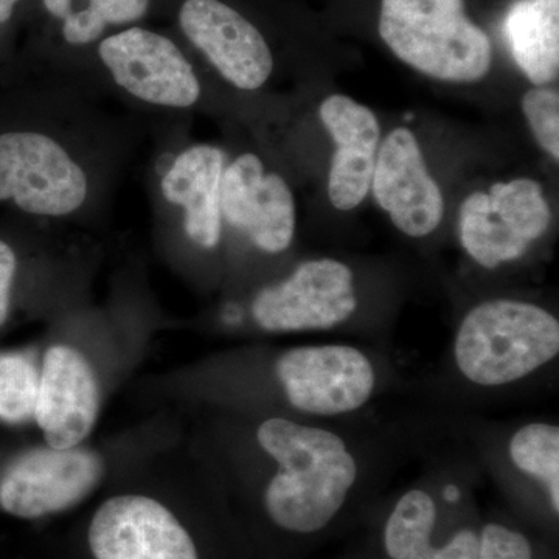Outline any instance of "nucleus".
<instances>
[{
  "label": "nucleus",
  "mask_w": 559,
  "mask_h": 559,
  "mask_svg": "<svg viewBox=\"0 0 559 559\" xmlns=\"http://www.w3.org/2000/svg\"><path fill=\"white\" fill-rule=\"evenodd\" d=\"M183 443L218 491L248 492L289 535H318L349 500L395 476L429 447L428 419L320 421L286 415L191 412Z\"/></svg>",
  "instance_id": "nucleus-1"
},
{
  "label": "nucleus",
  "mask_w": 559,
  "mask_h": 559,
  "mask_svg": "<svg viewBox=\"0 0 559 559\" xmlns=\"http://www.w3.org/2000/svg\"><path fill=\"white\" fill-rule=\"evenodd\" d=\"M380 347L347 342L242 345L135 378L128 396L143 409L286 415L340 421L381 412L401 388Z\"/></svg>",
  "instance_id": "nucleus-2"
},
{
  "label": "nucleus",
  "mask_w": 559,
  "mask_h": 559,
  "mask_svg": "<svg viewBox=\"0 0 559 559\" xmlns=\"http://www.w3.org/2000/svg\"><path fill=\"white\" fill-rule=\"evenodd\" d=\"M159 323L130 305L55 316L38 345L40 440L57 448L91 440L110 401L139 377Z\"/></svg>",
  "instance_id": "nucleus-3"
},
{
  "label": "nucleus",
  "mask_w": 559,
  "mask_h": 559,
  "mask_svg": "<svg viewBox=\"0 0 559 559\" xmlns=\"http://www.w3.org/2000/svg\"><path fill=\"white\" fill-rule=\"evenodd\" d=\"M558 358L554 312L535 301L496 297L460 319L444 371L460 393L480 399L528 385L551 371Z\"/></svg>",
  "instance_id": "nucleus-4"
},
{
  "label": "nucleus",
  "mask_w": 559,
  "mask_h": 559,
  "mask_svg": "<svg viewBox=\"0 0 559 559\" xmlns=\"http://www.w3.org/2000/svg\"><path fill=\"white\" fill-rule=\"evenodd\" d=\"M176 448L106 488L87 522L92 559H202L197 538L168 495Z\"/></svg>",
  "instance_id": "nucleus-5"
},
{
  "label": "nucleus",
  "mask_w": 559,
  "mask_h": 559,
  "mask_svg": "<svg viewBox=\"0 0 559 559\" xmlns=\"http://www.w3.org/2000/svg\"><path fill=\"white\" fill-rule=\"evenodd\" d=\"M378 31L399 60L430 79L476 83L491 70V40L465 0H382Z\"/></svg>",
  "instance_id": "nucleus-6"
},
{
  "label": "nucleus",
  "mask_w": 559,
  "mask_h": 559,
  "mask_svg": "<svg viewBox=\"0 0 559 559\" xmlns=\"http://www.w3.org/2000/svg\"><path fill=\"white\" fill-rule=\"evenodd\" d=\"M360 307L353 267L345 261H301L289 275L261 286L245 316L219 322L224 333H330L355 320Z\"/></svg>",
  "instance_id": "nucleus-7"
},
{
  "label": "nucleus",
  "mask_w": 559,
  "mask_h": 559,
  "mask_svg": "<svg viewBox=\"0 0 559 559\" xmlns=\"http://www.w3.org/2000/svg\"><path fill=\"white\" fill-rule=\"evenodd\" d=\"M551 209L543 186L518 178L469 194L460 207L462 248L488 271L516 263L550 229Z\"/></svg>",
  "instance_id": "nucleus-8"
},
{
  "label": "nucleus",
  "mask_w": 559,
  "mask_h": 559,
  "mask_svg": "<svg viewBox=\"0 0 559 559\" xmlns=\"http://www.w3.org/2000/svg\"><path fill=\"white\" fill-rule=\"evenodd\" d=\"M87 191L86 173L57 140L28 131L0 135V201L61 218L83 207Z\"/></svg>",
  "instance_id": "nucleus-9"
},
{
  "label": "nucleus",
  "mask_w": 559,
  "mask_h": 559,
  "mask_svg": "<svg viewBox=\"0 0 559 559\" xmlns=\"http://www.w3.org/2000/svg\"><path fill=\"white\" fill-rule=\"evenodd\" d=\"M98 53L114 81L139 100L179 109L200 100L197 73L167 36L130 28L103 40Z\"/></svg>",
  "instance_id": "nucleus-10"
},
{
  "label": "nucleus",
  "mask_w": 559,
  "mask_h": 559,
  "mask_svg": "<svg viewBox=\"0 0 559 559\" xmlns=\"http://www.w3.org/2000/svg\"><path fill=\"white\" fill-rule=\"evenodd\" d=\"M221 213L259 252L280 255L296 235V204L286 180L264 170L252 153L241 154L224 168Z\"/></svg>",
  "instance_id": "nucleus-11"
},
{
  "label": "nucleus",
  "mask_w": 559,
  "mask_h": 559,
  "mask_svg": "<svg viewBox=\"0 0 559 559\" xmlns=\"http://www.w3.org/2000/svg\"><path fill=\"white\" fill-rule=\"evenodd\" d=\"M370 189L401 234L425 238L439 229L443 193L409 128H395L381 143Z\"/></svg>",
  "instance_id": "nucleus-12"
},
{
  "label": "nucleus",
  "mask_w": 559,
  "mask_h": 559,
  "mask_svg": "<svg viewBox=\"0 0 559 559\" xmlns=\"http://www.w3.org/2000/svg\"><path fill=\"white\" fill-rule=\"evenodd\" d=\"M180 28L230 84L260 90L270 80L274 58L259 28L221 0H186Z\"/></svg>",
  "instance_id": "nucleus-13"
},
{
  "label": "nucleus",
  "mask_w": 559,
  "mask_h": 559,
  "mask_svg": "<svg viewBox=\"0 0 559 559\" xmlns=\"http://www.w3.org/2000/svg\"><path fill=\"white\" fill-rule=\"evenodd\" d=\"M471 452L480 468L495 476L516 477L543 492L555 516L559 514V425L528 419L506 429H474Z\"/></svg>",
  "instance_id": "nucleus-14"
},
{
  "label": "nucleus",
  "mask_w": 559,
  "mask_h": 559,
  "mask_svg": "<svg viewBox=\"0 0 559 559\" xmlns=\"http://www.w3.org/2000/svg\"><path fill=\"white\" fill-rule=\"evenodd\" d=\"M319 116L336 143L329 175L330 202L348 212L358 207L370 191L380 150V121L373 110L341 94L326 97Z\"/></svg>",
  "instance_id": "nucleus-15"
},
{
  "label": "nucleus",
  "mask_w": 559,
  "mask_h": 559,
  "mask_svg": "<svg viewBox=\"0 0 559 559\" xmlns=\"http://www.w3.org/2000/svg\"><path fill=\"white\" fill-rule=\"evenodd\" d=\"M224 160L223 151L216 146L194 145L182 151L162 178L165 200L183 210L187 240L202 252H215L223 240Z\"/></svg>",
  "instance_id": "nucleus-16"
},
{
  "label": "nucleus",
  "mask_w": 559,
  "mask_h": 559,
  "mask_svg": "<svg viewBox=\"0 0 559 559\" xmlns=\"http://www.w3.org/2000/svg\"><path fill=\"white\" fill-rule=\"evenodd\" d=\"M503 32L518 68L535 86H547L559 72V0H518Z\"/></svg>",
  "instance_id": "nucleus-17"
},
{
  "label": "nucleus",
  "mask_w": 559,
  "mask_h": 559,
  "mask_svg": "<svg viewBox=\"0 0 559 559\" xmlns=\"http://www.w3.org/2000/svg\"><path fill=\"white\" fill-rule=\"evenodd\" d=\"M439 503L428 487L407 488L390 511L384 527V549L390 559H437L432 536Z\"/></svg>",
  "instance_id": "nucleus-18"
},
{
  "label": "nucleus",
  "mask_w": 559,
  "mask_h": 559,
  "mask_svg": "<svg viewBox=\"0 0 559 559\" xmlns=\"http://www.w3.org/2000/svg\"><path fill=\"white\" fill-rule=\"evenodd\" d=\"M51 16L62 21V36L72 46H86L103 35L108 25L139 21L150 0H44Z\"/></svg>",
  "instance_id": "nucleus-19"
},
{
  "label": "nucleus",
  "mask_w": 559,
  "mask_h": 559,
  "mask_svg": "<svg viewBox=\"0 0 559 559\" xmlns=\"http://www.w3.org/2000/svg\"><path fill=\"white\" fill-rule=\"evenodd\" d=\"M39 374L38 345L0 349V423L35 425Z\"/></svg>",
  "instance_id": "nucleus-20"
},
{
  "label": "nucleus",
  "mask_w": 559,
  "mask_h": 559,
  "mask_svg": "<svg viewBox=\"0 0 559 559\" xmlns=\"http://www.w3.org/2000/svg\"><path fill=\"white\" fill-rule=\"evenodd\" d=\"M522 112L540 148L555 162L559 160V94L547 86L525 92Z\"/></svg>",
  "instance_id": "nucleus-21"
},
{
  "label": "nucleus",
  "mask_w": 559,
  "mask_h": 559,
  "mask_svg": "<svg viewBox=\"0 0 559 559\" xmlns=\"http://www.w3.org/2000/svg\"><path fill=\"white\" fill-rule=\"evenodd\" d=\"M479 559H533V547L524 533L489 522L480 532Z\"/></svg>",
  "instance_id": "nucleus-22"
},
{
  "label": "nucleus",
  "mask_w": 559,
  "mask_h": 559,
  "mask_svg": "<svg viewBox=\"0 0 559 559\" xmlns=\"http://www.w3.org/2000/svg\"><path fill=\"white\" fill-rule=\"evenodd\" d=\"M20 259L9 242L0 240V330L9 323L13 311Z\"/></svg>",
  "instance_id": "nucleus-23"
},
{
  "label": "nucleus",
  "mask_w": 559,
  "mask_h": 559,
  "mask_svg": "<svg viewBox=\"0 0 559 559\" xmlns=\"http://www.w3.org/2000/svg\"><path fill=\"white\" fill-rule=\"evenodd\" d=\"M480 533L460 528L437 550V559H479Z\"/></svg>",
  "instance_id": "nucleus-24"
},
{
  "label": "nucleus",
  "mask_w": 559,
  "mask_h": 559,
  "mask_svg": "<svg viewBox=\"0 0 559 559\" xmlns=\"http://www.w3.org/2000/svg\"><path fill=\"white\" fill-rule=\"evenodd\" d=\"M20 0H0V24H5Z\"/></svg>",
  "instance_id": "nucleus-25"
}]
</instances>
